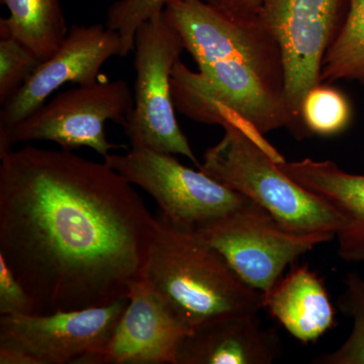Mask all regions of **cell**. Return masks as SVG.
Listing matches in <instances>:
<instances>
[{"label": "cell", "mask_w": 364, "mask_h": 364, "mask_svg": "<svg viewBox=\"0 0 364 364\" xmlns=\"http://www.w3.org/2000/svg\"><path fill=\"white\" fill-rule=\"evenodd\" d=\"M0 160V254L35 314L128 298L156 230L130 182L64 149L26 146Z\"/></svg>", "instance_id": "obj_1"}, {"label": "cell", "mask_w": 364, "mask_h": 364, "mask_svg": "<svg viewBox=\"0 0 364 364\" xmlns=\"http://www.w3.org/2000/svg\"><path fill=\"white\" fill-rule=\"evenodd\" d=\"M163 13L198 67L174 66L177 111L198 123L234 124L261 145L282 128L305 136L287 104L282 49L264 21L233 23L203 0H171Z\"/></svg>", "instance_id": "obj_2"}, {"label": "cell", "mask_w": 364, "mask_h": 364, "mask_svg": "<svg viewBox=\"0 0 364 364\" xmlns=\"http://www.w3.org/2000/svg\"><path fill=\"white\" fill-rule=\"evenodd\" d=\"M143 279L193 330L263 308L262 294L242 280L221 253L160 213Z\"/></svg>", "instance_id": "obj_3"}, {"label": "cell", "mask_w": 364, "mask_h": 364, "mask_svg": "<svg viewBox=\"0 0 364 364\" xmlns=\"http://www.w3.org/2000/svg\"><path fill=\"white\" fill-rule=\"evenodd\" d=\"M222 127L224 136L205 151L198 169L264 208L287 231L337 236L346 229L338 210L284 173L252 136L232 124Z\"/></svg>", "instance_id": "obj_4"}, {"label": "cell", "mask_w": 364, "mask_h": 364, "mask_svg": "<svg viewBox=\"0 0 364 364\" xmlns=\"http://www.w3.org/2000/svg\"><path fill=\"white\" fill-rule=\"evenodd\" d=\"M184 45L164 13L144 23L136 33L134 109L123 127L132 149H149L200 163L176 116L171 76Z\"/></svg>", "instance_id": "obj_5"}, {"label": "cell", "mask_w": 364, "mask_h": 364, "mask_svg": "<svg viewBox=\"0 0 364 364\" xmlns=\"http://www.w3.org/2000/svg\"><path fill=\"white\" fill-rule=\"evenodd\" d=\"M134 109V93L124 80H107L59 93L30 116L0 134V157L18 143L50 141L62 149L81 147L95 150L102 157L121 147L107 140L105 124L112 121L124 127Z\"/></svg>", "instance_id": "obj_6"}, {"label": "cell", "mask_w": 364, "mask_h": 364, "mask_svg": "<svg viewBox=\"0 0 364 364\" xmlns=\"http://www.w3.org/2000/svg\"><path fill=\"white\" fill-rule=\"evenodd\" d=\"M105 162L132 186L149 193L163 217L193 232L258 207L250 198L227 188L202 170L184 166L172 154L131 149L126 154L111 153L105 157Z\"/></svg>", "instance_id": "obj_7"}, {"label": "cell", "mask_w": 364, "mask_h": 364, "mask_svg": "<svg viewBox=\"0 0 364 364\" xmlns=\"http://www.w3.org/2000/svg\"><path fill=\"white\" fill-rule=\"evenodd\" d=\"M349 0H264L261 20L279 42L284 57L289 109L304 136L301 104L321 85L323 61L343 26Z\"/></svg>", "instance_id": "obj_8"}, {"label": "cell", "mask_w": 364, "mask_h": 364, "mask_svg": "<svg viewBox=\"0 0 364 364\" xmlns=\"http://www.w3.org/2000/svg\"><path fill=\"white\" fill-rule=\"evenodd\" d=\"M195 233L221 253L241 279L261 294L279 282L289 264L336 236L326 232L287 231L259 205L229 215Z\"/></svg>", "instance_id": "obj_9"}, {"label": "cell", "mask_w": 364, "mask_h": 364, "mask_svg": "<svg viewBox=\"0 0 364 364\" xmlns=\"http://www.w3.org/2000/svg\"><path fill=\"white\" fill-rule=\"evenodd\" d=\"M129 298L104 306L0 318V347L28 353L38 364H97Z\"/></svg>", "instance_id": "obj_10"}, {"label": "cell", "mask_w": 364, "mask_h": 364, "mask_svg": "<svg viewBox=\"0 0 364 364\" xmlns=\"http://www.w3.org/2000/svg\"><path fill=\"white\" fill-rule=\"evenodd\" d=\"M121 50L119 33L107 26H72L58 50L2 105L0 134L39 109L61 86L97 82L102 77V67L112 57H119Z\"/></svg>", "instance_id": "obj_11"}, {"label": "cell", "mask_w": 364, "mask_h": 364, "mask_svg": "<svg viewBox=\"0 0 364 364\" xmlns=\"http://www.w3.org/2000/svg\"><path fill=\"white\" fill-rule=\"evenodd\" d=\"M129 304L97 364H176L193 329L145 279L133 284Z\"/></svg>", "instance_id": "obj_12"}, {"label": "cell", "mask_w": 364, "mask_h": 364, "mask_svg": "<svg viewBox=\"0 0 364 364\" xmlns=\"http://www.w3.org/2000/svg\"><path fill=\"white\" fill-rule=\"evenodd\" d=\"M279 354L277 333L262 329L257 314H244L195 328L179 347L176 364H270Z\"/></svg>", "instance_id": "obj_13"}, {"label": "cell", "mask_w": 364, "mask_h": 364, "mask_svg": "<svg viewBox=\"0 0 364 364\" xmlns=\"http://www.w3.org/2000/svg\"><path fill=\"white\" fill-rule=\"evenodd\" d=\"M279 169L294 181L338 210L348 222L337 235L339 255L358 262L364 252V176L351 174L331 161L279 163Z\"/></svg>", "instance_id": "obj_14"}, {"label": "cell", "mask_w": 364, "mask_h": 364, "mask_svg": "<svg viewBox=\"0 0 364 364\" xmlns=\"http://www.w3.org/2000/svg\"><path fill=\"white\" fill-rule=\"evenodd\" d=\"M263 308L303 343L317 341L336 326L335 309L323 280L306 267H296L262 294Z\"/></svg>", "instance_id": "obj_15"}, {"label": "cell", "mask_w": 364, "mask_h": 364, "mask_svg": "<svg viewBox=\"0 0 364 364\" xmlns=\"http://www.w3.org/2000/svg\"><path fill=\"white\" fill-rule=\"evenodd\" d=\"M9 16L0 20V37L14 38L41 60L49 59L68 33L60 0H0Z\"/></svg>", "instance_id": "obj_16"}, {"label": "cell", "mask_w": 364, "mask_h": 364, "mask_svg": "<svg viewBox=\"0 0 364 364\" xmlns=\"http://www.w3.org/2000/svg\"><path fill=\"white\" fill-rule=\"evenodd\" d=\"M343 79L364 85V0H349L343 26L323 61L321 82Z\"/></svg>", "instance_id": "obj_17"}, {"label": "cell", "mask_w": 364, "mask_h": 364, "mask_svg": "<svg viewBox=\"0 0 364 364\" xmlns=\"http://www.w3.org/2000/svg\"><path fill=\"white\" fill-rule=\"evenodd\" d=\"M301 116L308 134L336 135L350 123L351 107L343 93L321 83L306 93Z\"/></svg>", "instance_id": "obj_18"}, {"label": "cell", "mask_w": 364, "mask_h": 364, "mask_svg": "<svg viewBox=\"0 0 364 364\" xmlns=\"http://www.w3.org/2000/svg\"><path fill=\"white\" fill-rule=\"evenodd\" d=\"M339 308L352 320L351 333L337 350L318 356L313 363L364 364V277L358 272L347 274Z\"/></svg>", "instance_id": "obj_19"}, {"label": "cell", "mask_w": 364, "mask_h": 364, "mask_svg": "<svg viewBox=\"0 0 364 364\" xmlns=\"http://www.w3.org/2000/svg\"><path fill=\"white\" fill-rule=\"evenodd\" d=\"M169 1L171 0H117L109 7L105 26L121 38V58L133 51L138 28L153 16L163 13Z\"/></svg>", "instance_id": "obj_20"}, {"label": "cell", "mask_w": 364, "mask_h": 364, "mask_svg": "<svg viewBox=\"0 0 364 364\" xmlns=\"http://www.w3.org/2000/svg\"><path fill=\"white\" fill-rule=\"evenodd\" d=\"M41 61L30 49L11 37L0 40V104L13 97L39 68Z\"/></svg>", "instance_id": "obj_21"}, {"label": "cell", "mask_w": 364, "mask_h": 364, "mask_svg": "<svg viewBox=\"0 0 364 364\" xmlns=\"http://www.w3.org/2000/svg\"><path fill=\"white\" fill-rule=\"evenodd\" d=\"M31 314H35V308L30 294L0 254V315Z\"/></svg>", "instance_id": "obj_22"}, {"label": "cell", "mask_w": 364, "mask_h": 364, "mask_svg": "<svg viewBox=\"0 0 364 364\" xmlns=\"http://www.w3.org/2000/svg\"><path fill=\"white\" fill-rule=\"evenodd\" d=\"M207 6L233 23L260 20L264 0H203Z\"/></svg>", "instance_id": "obj_23"}, {"label": "cell", "mask_w": 364, "mask_h": 364, "mask_svg": "<svg viewBox=\"0 0 364 364\" xmlns=\"http://www.w3.org/2000/svg\"><path fill=\"white\" fill-rule=\"evenodd\" d=\"M1 364H38L37 360L26 352L11 347H0Z\"/></svg>", "instance_id": "obj_24"}, {"label": "cell", "mask_w": 364, "mask_h": 364, "mask_svg": "<svg viewBox=\"0 0 364 364\" xmlns=\"http://www.w3.org/2000/svg\"><path fill=\"white\" fill-rule=\"evenodd\" d=\"M360 261H363L364 262V252L361 254L360 258H359L358 262H360Z\"/></svg>", "instance_id": "obj_25"}]
</instances>
